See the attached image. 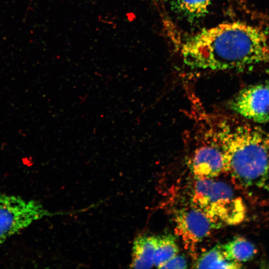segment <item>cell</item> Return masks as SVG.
<instances>
[{
  "mask_svg": "<svg viewBox=\"0 0 269 269\" xmlns=\"http://www.w3.org/2000/svg\"><path fill=\"white\" fill-rule=\"evenodd\" d=\"M179 248L176 238L171 234L157 236L153 257V265L159 268L166 262L177 255Z\"/></svg>",
  "mask_w": 269,
  "mask_h": 269,
  "instance_id": "cell-12",
  "label": "cell"
},
{
  "mask_svg": "<svg viewBox=\"0 0 269 269\" xmlns=\"http://www.w3.org/2000/svg\"><path fill=\"white\" fill-rule=\"evenodd\" d=\"M192 206L213 222L221 225L238 224L243 221L246 208L227 183L212 179H196L191 199Z\"/></svg>",
  "mask_w": 269,
  "mask_h": 269,
  "instance_id": "cell-3",
  "label": "cell"
},
{
  "mask_svg": "<svg viewBox=\"0 0 269 269\" xmlns=\"http://www.w3.org/2000/svg\"><path fill=\"white\" fill-rule=\"evenodd\" d=\"M191 169L196 179H212L224 172L223 151L217 142L197 148L191 161Z\"/></svg>",
  "mask_w": 269,
  "mask_h": 269,
  "instance_id": "cell-7",
  "label": "cell"
},
{
  "mask_svg": "<svg viewBox=\"0 0 269 269\" xmlns=\"http://www.w3.org/2000/svg\"><path fill=\"white\" fill-rule=\"evenodd\" d=\"M51 215L35 200L15 195H0V246L33 222Z\"/></svg>",
  "mask_w": 269,
  "mask_h": 269,
  "instance_id": "cell-4",
  "label": "cell"
},
{
  "mask_svg": "<svg viewBox=\"0 0 269 269\" xmlns=\"http://www.w3.org/2000/svg\"><path fill=\"white\" fill-rule=\"evenodd\" d=\"M187 260L183 255H176L163 265L159 269H186Z\"/></svg>",
  "mask_w": 269,
  "mask_h": 269,
  "instance_id": "cell-13",
  "label": "cell"
},
{
  "mask_svg": "<svg viewBox=\"0 0 269 269\" xmlns=\"http://www.w3.org/2000/svg\"><path fill=\"white\" fill-rule=\"evenodd\" d=\"M212 0H172L175 11L188 20L203 17L207 13Z\"/></svg>",
  "mask_w": 269,
  "mask_h": 269,
  "instance_id": "cell-11",
  "label": "cell"
},
{
  "mask_svg": "<svg viewBox=\"0 0 269 269\" xmlns=\"http://www.w3.org/2000/svg\"><path fill=\"white\" fill-rule=\"evenodd\" d=\"M157 236L140 235L134 241L132 259L130 267L134 269H149L153 265V257Z\"/></svg>",
  "mask_w": 269,
  "mask_h": 269,
  "instance_id": "cell-8",
  "label": "cell"
},
{
  "mask_svg": "<svg viewBox=\"0 0 269 269\" xmlns=\"http://www.w3.org/2000/svg\"><path fill=\"white\" fill-rule=\"evenodd\" d=\"M229 106L232 111L255 123L269 122V85L244 88L231 99Z\"/></svg>",
  "mask_w": 269,
  "mask_h": 269,
  "instance_id": "cell-5",
  "label": "cell"
},
{
  "mask_svg": "<svg viewBox=\"0 0 269 269\" xmlns=\"http://www.w3.org/2000/svg\"><path fill=\"white\" fill-rule=\"evenodd\" d=\"M241 263L226 260L223 255L222 245L218 244L202 254L194 265L196 269H239Z\"/></svg>",
  "mask_w": 269,
  "mask_h": 269,
  "instance_id": "cell-10",
  "label": "cell"
},
{
  "mask_svg": "<svg viewBox=\"0 0 269 269\" xmlns=\"http://www.w3.org/2000/svg\"><path fill=\"white\" fill-rule=\"evenodd\" d=\"M214 140L224 156V172L236 187L269 193V133L247 124L219 122Z\"/></svg>",
  "mask_w": 269,
  "mask_h": 269,
  "instance_id": "cell-2",
  "label": "cell"
},
{
  "mask_svg": "<svg viewBox=\"0 0 269 269\" xmlns=\"http://www.w3.org/2000/svg\"><path fill=\"white\" fill-rule=\"evenodd\" d=\"M181 54L187 65L203 69L241 70L269 64V33L242 22L223 23L189 38Z\"/></svg>",
  "mask_w": 269,
  "mask_h": 269,
  "instance_id": "cell-1",
  "label": "cell"
},
{
  "mask_svg": "<svg viewBox=\"0 0 269 269\" xmlns=\"http://www.w3.org/2000/svg\"><path fill=\"white\" fill-rule=\"evenodd\" d=\"M225 259L228 261L241 263L251 260L257 253L255 245L242 237H236L222 245Z\"/></svg>",
  "mask_w": 269,
  "mask_h": 269,
  "instance_id": "cell-9",
  "label": "cell"
},
{
  "mask_svg": "<svg viewBox=\"0 0 269 269\" xmlns=\"http://www.w3.org/2000/svg\"><path fill=\"white\" fill-rule=\"evenodd\" d=\"M175 217L176 234L190 251H194L198 244L220 225L193 206L179 210Z\"/></svg>",
  "mask_w": 269,
  "mask_h": 269,
  "instance_id": "cell-6",
  "label": "cell"
}]
</instances>
